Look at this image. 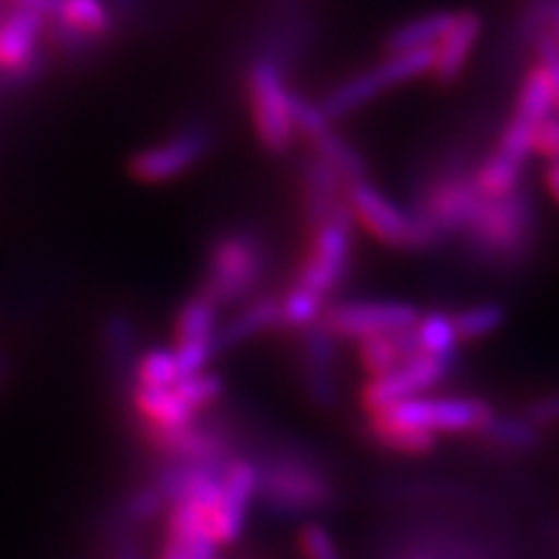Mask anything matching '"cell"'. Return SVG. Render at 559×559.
I'll return each mask as SVG.
<instances>
[{"label":"cell","instance_id":"1","mask_svg":"<svg viewBox=\"0 0 559 559\" xmlns=\"http://www.w3.org/2000/svg\"><path fill=\"white\" fill-rule=\"evenodd\" d=\"M345 200L355 226H360L373 241L389 249L423 251L440 243L438 234L417 213L396 205L386 192L370 179L345 185Z\"/></svg>","mask_w":559,"mask_h":559},{"label":"cell","instance_id":"2","mask_svg":"<svg viewBox=\"0 0 559 559\" xmlns=\"http://www.w3.org/2000/svg\"><path fill=\"white\" fill-rule=\"evenodd\" d=\"M293 91L285 83L283 70L272 60L251 62L247 73V102L251 128L260 145L272 156H283L296 143V122H293Z\"/></svg>","mask_w":559,"mask_h":559},{"label":"cell","instance_id":"3","mask_svg":"<svg viewBox=\"0 0 559 559\" xmlns=\"http://www.w3.org/2000/svg\"><path fill=\"white\" fill-rule=\"evenodd\" d=\"M466 239L479 254L498 262H515L528 249L534 234V207L523 190L500 200H479Z\"/></svg>","mask_w":559,"mask_h":559},{"label":"cell","instance_id":"4","mask_svg":"<svg viewBox=\"0 0 559 559\" xmlns=\"http://www.w3.org/2000/svg\"><path fill=\"white\" fill-rule=\"evenodd\" d=\"M430 68L432 50L386 55L379 66L366 68L360 70V73L340 81L337 86L319 102V107L324 109V115L330 117L332 122L342 120V117L368 107L370 102L379 99L386 91L404 86V83H412L417 79H425V75H430Z\"/></svg>","mask_w":559,"mask_h":559},{"label":"cell","instance_id":"5","mask_svg":"<svg viewBox=\"0 0 559 559\" xmlns=\"http://www.w3.org/2000/svg\"><path fill=\"white\" fill-rule=\"evenodd\" d=\"M264 272V254L251 236H221L207 251V275L200 293L215 306L241 304L257 288Z\"/></svg>","mask_w":559,"mask_h":559},{"label":"cell","instance_id":"6","mask_svg":"<svg viewBox=\"0 0 559 559\" xmlns=\"http://www.w3.org/2000/svg\"><path fill=\"white\" fill-rule=\"evenodd\" d=\"M353 218H337L311 228V243L298 264L293 285L330 304L353 260Z\"/></svg>","mask_w":559,"mask_h":559},{"label":"cell","instance_id":"7","mask_svg":"<svg viewBox=\"0 0 559 559\" xmlns=\"http://www.w3.org/2000/svg\"><path fill=\"white\" fill-rule=\"evenodd\" d=\"M417 306L404 300H340L326 306L319 326L332 340H368L379 334L409 332L419 319Z\"/></svg>","mask_w":559,"mask_h":559},{"label":"cell","instance_id":"8","mask_svg":"<svg viewBox=\"0 0 559 559\" xmlns=\"http://www.w3.org/2000/svg\"><path fill=\"white\" fill-rule=\"evenodd\" d=\"M389 417L400 419L412 428L428 430L432 436H456V432H477L492 419L495 409L477 396H415L386 409Z\"/></svg>","mask_w":559,"mask_h":559},{"label":"cell","instance_id":"9","mask_svg":"<svg viewBox=\"0 0 559 559\" xmlns=\"http://www.w3.org/2000/svg\"><path fill=\"white\" fill-rule=\"evenodd\" d=\"M453 362H443L428 355H415L404 362L402 368L391 370L379 379H368L360 389V404L368 415H379L396 404L415 400V396H428L430 391L443 386L451 376Z\"/></svg>","mask_w":559,"mask_h":559},{"label":"cell","instance_id":"10","mask_svg":"<svg viewBox=\"0 0 559 559\" xmlns=\"http://www.w3.org/2000/svg\"><path fill=\"white\" fill-rule=\"evenodd\" d=\"M210 138L205 130H185L177 135L160 140L156 145L138 151L130 158L128 174L138 185H166L185 177L205 158Z\"/></svg>","mask_w":559,"mask_h":559},{"label":"cell","instance_id":"11","mask_svg":"<svg viewBox=\"0 0 559 559\" xmlns=\"http://www.w3.org/2000/svg\"><path fill=\"white\" fill-rule=\"evenodd\" d=\"M479 192L474 190L469 174H443L425 192L417 215L445 241L453 234H464L474 210L479 205Z\"/></svg>","mask_w":559,"mask_h":559},{"label":"cell","instance_id":"12","mask_svg":"<svg viewBox=\"0 0 559 559\" xmlns=\"http://www.w3.org/2000/svg\"><path fill=\"white\" fill-rule=\"evenodd\" d=\"M260 489V469L249 459L230 456L221 469V506L213 519V542L230 547L241 539L251 498Z\"/></svg>","mask_w":559,"mask_h":559},{"label":"cell","instance_id":"13","mask_svg":"<svg viewBox=\"0 0 559 559\" xmlns=\"http://www.w3.org/2000/svg\"><path fill=\"white\" fill-rule=\"evenodd\" d=\"M275 508L309 510L330 500V485L313 466L304 461H280L267 472H260V489Z\"/></svg>","mask_w":559,"mask_h":559},{"label":"cell","instance_id":"14","mask_svg":"<svg viewBox=\"0 0 559 559\" xmlns=\"http://www.w3.org/2000/svg\"><path fill=\"white\" fill-rule=\"evenodd\" d=\"M481 16L477 11H456L449 32L432 47L430 79L438 86H453L464 70L469 68L472 55L477 50L481 37Z\"/></svg>","mask_w":559,"mask_h":559},{"label":"cell","instance_id":"15","mask_svg":"<svg viewBox=\"0 0 559 559\" xmlns=\"http://www.w3.org/2000/svg\"><path fill=\"white\" fill-rule=\"evenodd\" d=\"M47 19L13 9L0 21V75L21 79L39 60V41Z\"/></svg>","mask_w":559,"mask_h":559},{"label":"cell","instance_id":"16","mask_svg":"<svg viewBox=\"0 0 559 559\" xmlns=\"http://www.w3.org/2000/svg\"><path fill=\"white\" fill-rule=\"evenodd\" d=\"M132 409L145 423V432L151 430H179L187 425L198 423V412H192L179 400L177 391L171 389H132Z\"/></svg>","mask_w":559,"mask_h":559},{"label":"cell","instance_id":"17","mask_svg":"<svg viewBox=\"0 0 559 559\" xmlns=\"http://www.w3.org/2000/svg\"><path fill=\"white\" fill-rule=\"evenodd\" d=\"M358 345V362L362 373L368 379H379L391 370L402 368L404 362L417 355L415 334L409 332H394V334H379V337H368L355 342Z\"/></svg>","mask_w":559,"mask_h":559},{"label":"cell","instance_id":"18","mask_svg":"<svg viewBox=\"0 0 559 559\" xmlns=\"http://www.w3.org/2000/svg\"><path fill=\"white\" fill-rule=\"evenodd\" d=\"M55 21L75 41H102L109 37L115 19L104 0H58Z\"/></svg>","mask_w":559,"mask_h":559},{"label":"cell","instance_id":"19","mask_svg":"<svg viewBox=\"0 0 559 559\" xmlns=\"http://www.w3.org/2000/svg\"><path fill=\"white\" fill-rule=\"evenodd\" d=\"M280 326V304L277 298H257L251 300L249 306H243L241 311H236L234 317L228 319V324L218 326V334H215V345H218V353L228 347L243 345V342L257 337V334L270 332Z\"/></svg>","mask_w":559,"mask_h":559},{"label":"cell","instance_id":"20","mask_svg":"<svg viewBox=\"0 0 559 559\" xmlns=\"http://www.w3.org/2000/svg\"><path fill=\"white\" fill-rule=\"evenodd\" d=\"M368 436L391 453H400V456H425V453L436 451L438 436H432L428 430L412 428L400 419L389 417L386 412L379 415H368Z\"/></svg>","mask_w":559,"mask_h":559},{"label":"cell","instance_id":"21","mask_svg":"<svg viewBox=\"0 0 559 559\" xmlns=\"http://www.w3.org/2000/svg\"><path fill=\"white\" fill-rule=\"evenodd\" d=\"M523 174H526V164L492 151L474 166L469 177L481 200H500L521 190Z\"/></svg>","mask_w":559,"mask_h":559},{"label":"cell","instance_id":"22","mask_svg":"<svg viewBox=\"0 0 559 559\" xmlns=\"http://www.w3.org/2000/svg\"><path fill=\"white\" fill-rule=\"evenodd\" d=\"M453 13L456 11H432V13H425V16L407 21V24L396 26V29L386 37V41H383L386 55L432 50V47L440 41V37L449 32Z\"/></svg>","mask_w":559,"mask_h":559},{"label":"cell","instance_id":"23","mask_svg":"<svg viewBox=\"0 0 559 559\" xmlns=\"http://www.w3.org/2000/svg\"><path fill=\"white\" fill-rule=\"evenodd\" d=\"M309 148L313 151V158L321 160L326 169H332L334 174H337L345 185L368 179L366 160H362L360 153L355 151L353 145H349L347 140L342 138L334 128L321 132L319 138H313L309 143Z\"/></svg>","mask_w":559,"mask_h":559},{"label":"cell","instance_id":"24","mask_svg":"<svg viewBox=\"0 0 559 559\" xmlns=\"http://www.w3.org/2000/svg\"><path fill=\"white\" fill-rule=\"evenodd\" d=\"M412 334H415L417 355H428V358L453 362V366H456V353L461 345L456 340V332H453L451 313L445 311L419 313Z\"/></svg>","mask_w":559,"mask_h":559},{"label":"cell","instance_id":"25","mask_svg":"<svg viewBox=\"0 0 559 559\" xmlns=\"http://www.w3.org/2000/svg\"><path fill=\"white\" fill-rule=\"evenodd\" d=\"M221 326V309L213 300L194 293L192 298H187L177 311L174 319V345L179 342H202V340H215Z\"/></svg>","mask_w":559,"mask_h":559},{"label":"cell","instance_id":"26","mask_svg":"<svg viewBox=\"0 0 559 559\" xmlns=\"http://www.w3.org/2000/svg\"><path fill=\"white\" fill-rule=\"evenodd\" d=\"M551 115H557V111H555V99H551L547 75H544V70L534 62V66L526 70V75H523L519 86L513 117H519V120L539 128V124L544 120H549Z\"/></svg>","mask_w":559,"mask_h":559},{"label":"cell","instance_id":"27","mask_svg":"<svg viewBox=\"0 0 559 559\" xmlns=\"http://www.w3.org/2000/svg\"><path fill=\"white\" fill-rule=\"evenodd\" d=\"M451 321L459 345H472V342H481L502 330V324H506V309L500 304H472L453 311Z\"/></svg>","mask_w":559,"mask_h":559},{"label":"cell","instance_id":"28","mask_svg":"<svg viewBox=\"0 0 559 559\" xmlns=\"http://www.w3.org/2000/svg\"><path fill=\"white\" fill-rule=\"evenodd\" d=\"M487 443L498 445L502 451H531L539 443V430L523 417H508L495 412L492 419L477 432Z\"/></svg>","mask_w":559,"mask_h":559},{"label":"cell","instance_id":"29","mask_svg":"<svg viewBox=\"0 0 559 559\" xmlns=\"http://www.w3.org/2000/svg\"><path fill=\"white\" fill-rule=\"evenodd\" d=\"M280 304V330H293V332H306L311 326H317L321 317L326 311V300L311 296L309 290H300L296 285H290L288 293L283 298H277Z\"/></svg>","mask_w":559,"mask_h":559},{"label":"cell","instance_id":"30","mask_svg":"<svg viewBox=\"0 0 559 559\" xmlns=\"http://www.w3.org/2000/svg\"><path fill=\"white\" fill-rule=\"evenodd\" d=\"M132 376H135V386L145 389H171L181 379L174 349L169 347H151L140 353Z\"/></svg>","mask_w":559,"mask_h":559},{"label":"cell","instance_id":"31","mask_svg":"<svg viewBox=\"0 0 559 559\" xmlns=\"http://www.w3.org/2000/svg\"><path fill=\"white\" fill-rule=\"evenodd\" d=\"M174 391H177L179 400L185 402L187 407L200 415L202 409L213 407V404L221 400L223 391H226V381H223L218 373H213V370H202V373H192L179 379L174 383Z\"/></svg>","mask_w":559,"mask_h":559},{"label":"cell","instance_id":"32","mask_svg":"<svg viewBox=\"0 0 559 559\" xmlns=\"http://www.w3.org/2000/svg\"><path fill=\"white\" fill-rule=\"evenodd\" d=\"M536 50V66L547 75L551 99H555V111L559 115V45L549 32H539L534 37Z\"/></svg>","mask_w":559,"mask_h":559},{"label":"cell","instance_id":"33","mask_svg":"<svg viewBox=\"0 0 559 559\" xmlns=\"http://www.w3.org/2000/svg\"><path fill=\"white\" fill-rule=\"evenodd\" d=\"M298 544L304 559H342L330 531L319 526V523H309V526L300 528Z\"/></svg>","mask_w":559,"mask_h":559},{"label":"cell","instance_id":"34","mask_svg":"<svg viewBox=\"0 0 559 559\" xmlns=\"http://www.w3.org/2000/svg\"><path fill=\"white\" fill-rule=\"evenodd\" d=\"M521 417L534 425L536 430L555 428V425H559V391H551V394H544L531 402Z\"/></svg>","mask_w":559,"mask_h":559},{"label":"cell","instance_id":"35","mask_svg":"<svg viewBox=\"0 0 559 559\" xmlns=\"http://www.w3.org/2000/svg\"><path fill=\"white\" fill-rule=\"evenodd\" d=\"M534 156L559 160V115H551L534 130Z\"/></svg>","mask_w":559,"mask_h":559},{"label":"cell","instance_id":"36","mask_svg":"<svg viewBox=\"0 0 559 559\" xmlns=\"http://www.w3.org/2000/svg\"><path fill=\"white\" fill-rule=\"evenodd\" d=\"M16 11H29L37 13V16L50 21L55 16V9H58V0H9Z\"/></svg>","mask_w":559,"mask_h":559},{"label":"cell","instance_id":"37","mask_svg":"<svg viewBox=\"0 0 559 559\" xmlns=\"http://www.w3.org/2000/svg\"><path fill=\"white\" fill-rule=\"evenodd\" d=\"M544 187H547L549 198L559 205V160H551L547 171H544Z\"/></svg>","mask_w":559,"mask_h":559},{"label":"cell","instance_id":"38","mask_svg":"<svg viewBox=\"0 0 559 559\" xmlns=\"http://www.w3.org/2000/svg\"><path fill=\"white\" fill-rule=\"evenodd\" d=\"M549 34L557 39V45H559V26H555V29H549Z\"/></svg>","mask_w":559,"mask_h":559}]
</instances>
